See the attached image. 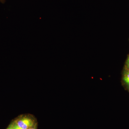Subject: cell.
Listing matches in <instances>:
<instances>
[{
    "mask_svg": "<svg viewBox=\"0 0 129 129\" xmlns=\"http://www.w3.org/2000/svg\"><path fill=\"white\" fill-rule=\"evenodd\" d=\"M0 2L3 4H4L6 2V0H0Z\"/></svg>",
    "mask_w": 129,
    "mask_h": 129,
    "instance_id": "7",
    "label": "cell"
},
{
    "mask_svg": "<svg viewBox=\"0 0 129 129\" xmlns=\"http://www.w3.org/2000/svg\"><path fill=\"white\" fill-rule=\"evenodd\" d=\"M28 129H37V125H36V124L35 125L34 127H31Z\"/></svg>",
    "mask_w": 129,
    "mask_h": 129,
    "instance_id": "6",
    "label": "cell"
},
{
    "mask_svg": "<svg viewBox=\"0 0 129 129\" xmlns=\"http://www.w3.org/2000/svg\"><path fill=\"white\" fill-rule=\"evenodd\" d=\"M7 129H13L12 124V123L9 125V127H8L7 128Z\"/></svg>",
    "mask_w": 129,
    "mask_h": 129,
    "instance_id": "5",
    "label": "cell"
},
{
    "mask_svg": "<svg viewBox=\"0 0 129 129\" xmlns=\"http://www.w3.org/2000/svg\"><path fill=\"white\" fill-rule=\"evenodd\" d=\"M14 122L19 127L25 129L29 128L36 124L32 118L25 116L18 118L14 120Z\"/></svg>",
    "mask_w": 129,
    "mask_h": 129,
    "instance_id": "1",
    "label": "cell"
},
{
    "mask_svg": "<svg viewBox=\"0 0 129 129\" xmlns=\"http://www.w3.org/2000/svg\"><path fill=\"white\" fill-rule=\"evenodd\" d=\"M126 69H129V56L126 62Z\"/></svg>",
    "mask_w": 129,
    "mask_h": 129,
    "instance_id": "4",
    "label": "cell"
},
{
    "mask_svg": "<svg viewBox=\"0 0 129 129\" xmlns=\"http://www.w3.org/2000/svg\"><path fill=\"white\" fill-rule=\"evenodd\" d=\"M12 124L13 127V129H25L23 128H21V127H19L18 125L16 124L15 122H13V123H12Z\"/></svg>",
    "mask_w": 129,
    "mask_h": 129,
    "instance_id": "3",
    "label": "cell"
},
{
    "mask_svg": "<svg viewBox=\"0 0 129 129\" xmlns=\"http://www.w3.org/2000/svg\"><path fill=\"white\" fill-rule=\"evenodd\" d=\"M123 80L129 87V69H126L125 72L124 74Z\"/></svg>",
    "mask_w": 129,
    "mask_h": 129,
    "instance_id": "2",
    "label": "cell"
}]
</instances>
